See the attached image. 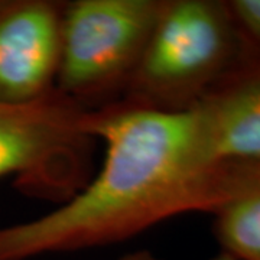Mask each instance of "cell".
<instances>
[{"mask_svg":"<svg viewBox=\"0 0 260 260\" xmlns=\"http://www.w3.org/2000/svg\"><path fill=\"white\" fill-rule=\"evenodd\" d=\"M106 148L100 171L58 208L0 227V260L121 243L172 217L210 213L225 200L236 164L211 159L197 114L114 103L90 110Z\"/></svg>","mask_w":260,"mask_h":260,"instance_id":"obj_1","label":"cell"},{"mask_svg":"<svg viewBox=\"0 0 260 260\" xmlns=\"http://www.w3.org/2000/svg\"><path fill=\"white\" fill-rule=\"evenodd\" d=\"M240 55L242 42L225 0H164L119 102L158 112L191 110Z\"/></svg>","mask_w":260,"mask_h":260,"instance_id":"obj_2","label":"cell"},{"mask_svg":"<svg viewBox=\"0 0 260 260\" xmlns=\"http://www.w3.org/2000/svg\"><path fill=\"white\" fill-rule=\"evenodd\" d=\"M164 0L62 3L55 90L87 110L120 100Z\"/></svg>","mask_w":260,"mask_h":260,"instance_id":"obj_3","label":"cell"},{"mask_svg":"<svg viewBox=\"0 0 260 260\" xmlns=\"http://www.w3.org/2000/svg\"><path fill=\"white\" fill-rule=\"evenodd\" d=\"M90 110L59 91L23 104H0V178L16 175L22 192L59 201L91 175Z\"/></svg>","mask_w":260,"mask_h":260,"instance_id":"obj_4","label":"cell"},{"mask_svg":"<svg viewBox=\"0 0 260 260\" xmlns=\"http://www.w3.org/2000/svg\"><path fill=\"white\" fill-rule=\"evenodd\" d=\"M62 3L0 0V104L55 91Z\"/></svg>","mask_w":260,"mask_h":260,"instance_id":"obj_5","label":"cell"},{"mask_svg":"<svg viewBox=\"0 0 260 260\" xmlns=\"http://www.w3.org/2000/svg\"><path fill=\"white\" fill-rule=\"evenodd\" d=\"M192 110L213 160L260 167V55L242 52Z\"/></svg>","mask_w":260,"mask_h":260,"instance_id":"obj_6","label":"cell"},{"mask_svg":"<svg viewBox=\"0 0 260 260\" xmlns=\"http://www.w3.org/2000/svg\"><path fill=\"white\" fill-rule=\"evenodd\" d=\"M213 215L224 253L237 260H260L259 165L236 164L229 195Z\"/></svg>","mask_w":260,"mask_h":260,"instance_id":"obj_7","label":"cell"},{"mask_svg":"<svg viewBox=\"0 0 260 260\" xmlns=\"http://www.w3.org/2000/svg\"><path fill=\"white\" fill-rule=\"evenodd\" d=\"M225 2L242 42V52L260 55V0Z\"/></svg>","mask_w":260,"mask_h":260,"instance_id":"obj_8","label":"cell"},{"mask_svg":"<svg viewBox=\"0 0 260 260\" xmlns=\"http://www.w3.org/2000/svg\"><path fill=\"white\" fill-rule=\"evenodd\" d=\"M119 260H160V259L156 257L152 251L138 250V251H132V253L124 254V256Z\"/></svg>","mask_w":260,"mask_h":260,"instance_id":"obj_9","label":"cell"},{"mask_svg":"<svg viewBox=\"0 0 260 260\" xmlns=\"http://www.w3.org/2000/svg\"><path fill=\"white\" fill-rule=\"evenodd\" d=\"M210 260H237V259H234V257H232L230 254H227V253L221 251L218 256H215V257H213V259H210Z\"/></svg>","mask_w":260,"mask_h":260,"instance_id":"obj_10","label":"cell"}]
</instances>
